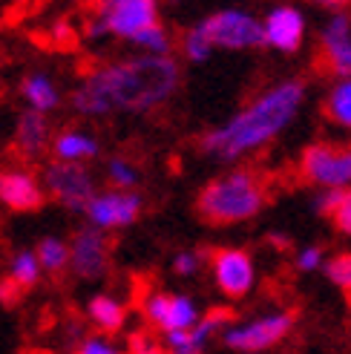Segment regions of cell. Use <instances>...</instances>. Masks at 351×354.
Wrapping results in <instances>:
<instances>
[{
  "mask_svg": "<svg viewBox=\"0 0 351 354\" xmlns=\"http://www.w3.org/2000/svg\"><path fill=\"white\" fill-rule=\"evenodd\" d=\"M265 38L268 46L279 52H296L305 38V21L294 6H276L265 17Z\"/></svg>",
  "mask_w": 351,
  "mask_h": 354,
  "instance_id": "obj_16",
  "label": "cell"
},
{
  "mask_svg": "<svg viewBox=\"0 0 351 354\" xmlns=\"http://www.w3.org/2000/svg\"><path fill=\"white\" fill-rule=\"evenodd\" d=\"M199 265H202V257L196 251H179L173 257V274H179V277H193L199 271Z\"/></svg>",
  "mask_w": 351,
  "mask_h": 354,
  "instance_id": "obj_30",
  "label": "cell"
},
{
  "mask_svg": "<svg viewBox=\"0 0 351 354\" xmlns=\"http://www.w3.org/2000/svg\"><path fill=\"white\" fill-rule=\"evenodd\" d=\"M340 199H343V187H325L320 196L314 199V207H317V214H320V216H328V219H331V214L337 210Z\"/></svg>",
  "mask_w": 351,
  "mask_h": 354,
  "instance_id": "obj_31",
  "label": "cell"
},
{
  "mask_svg": "<svg viewBox=\"0 0 351 354\" xmlns=\"http://www.w3.org/2000/svg\"><path fill=\"white\" fill-rule=\"evenodd\" d=\"M46 193L55 199L61 207L73 210V214H86V207L95 199V179L84 165L75 162H52L44 173Z\"/></svg>",
  "mask_w": 351,
  "mask_h": 354,
  "instance_id": "obj_7",
  "label": "cell"
},
{
  "mask_svg": "<svg viewBox=\"0 0 351 354\" xmlns=\"http://www.w3.org/2000/svg\"><path fill=\"white\" fill-rule=\"evenodd\" d=\"M142 196L133 190H104L95 193V199L86 207V222L98 231H121V227H130L138 216H142Z\"/></svg>",
  "mask_w": 351,
  "mask_h": 354,
  "instance_id": "obj_9",
  "label": "cell"
},
{
  "mask_svg": "<svg viewBox=\"0 0 351 354\" xmlns=\"http://www.w3.org/2000/svg\"><path fill=\"white\" fill-rule=\"evenodd\" d=\"M44 187L26 170H3L0 173V205L17 214H32L44 205Z\"/></svg>",
  "mask_w": 351,
  "mask_h": 354,
  "instance_id": "obj_15",
  "label": "cell"
},
{
  "mask_svg": "<svg viewBox=\"0 0 351 354\" xmlns=\"http://www.w3.org/2000/svg\"><path fill=\"white\" fill-rule=\"evenodd\" d=\"M265 182L254 170H231L202 187L196 210L210 225H236L254 219L265 207Z\"/></svg>",
  "mask_w": 351,
  "mask_h": 354,
  "instance_id": "obj_3",
  "label": "cell"
},
{
  "mask_svg": "<svg viewBox=\"0 0 351 354\" xmlns=\"http://www.w3.org/2000/svg\"><path fill=\"white\" fill-rule=\"evenodd\" d=\"M86 317H90L93 326L101 334H118L121 328H124L127 308L110 294H95L90 303H86Z\"/></svg>",
  "mask_w": 351,
  "mask_h": 354,
  "instance_id": "obj_19",
  "label": "cell"
},
{
  "mask_svg": "<svg viewBox=\"0 0 351 354\" xmlns=\"http://www.w3.org/2000/svg\"><path fill=\"white\" fill-rule=\"evenodd\" d=\"M127 354H167V351L162 346H155L147 334L138 331V334H133V337H130V351Z\"/></svg>",
  "mask_w": 351,
  "mask_h": 354,
  "instance_id": "obj_32",
  "label": "cell"
},
{
  "mask_svg": "<svg viewBox=\"0 0 351 354\" xmlns=\"http://www.w3.org/2000/svg\"><path fill=\"white\" fill-rule=\"evenodd\" d=\"M144 317L153 328H159L162 334L170 331H187L193 328L202 314L193 303V297L187 294H167V291H153L144 299Z\"/></svg>",
  "mask_w": 351,
  "mask_h": 354,
  "instance_id": "obj_11",
  "label": "cell"
},
{
  "mask_svg": "<svg viewBox=\"0 0 351 354\" xmlns=\"http://www.w3.org/2000/svg\"><path fill=\"white\" fill-rule=\"evenodd\" d=\"M231 320H234L231 308L207 311L193 328L164 334V351L167 354H205L207 343L214 340L216 334H225V328H231Z\"/></svg>",
  "mask_w": 351,
  "mask_h": 354,
  "instance_id": "obj_13",
  "label": "cell"
},
{
  "mask_svg": "<svg viewBox=\"0 0 351 354\" xmlns=\"http://www.w3.org/2000/svg\"><path fill=\"white\" fill-rule=\"evenodd\" d=\"M138 179H142V173L135 170V165L130 162V158H121V156H113L107 162V182L110 187L115 190H130L138 185Z\"/></svg>",
  "mask_w": 351,
  "mask_h": 354,
  "instance_id": "obj_24",
  "label": "cell"
},
{
  "mask_svg": "<svg viewBox=\"0 0 351 354\" xmlns=\"http://www.w3.org/2000/svg\"><path fill=\"white\" fill-rule=\"evenodd\" d=\"M52 153H55L58 162H90L98 156V141L95 136L84 133V130H64L52 141Z\"/></svg>",
  "mask_w": 351,
  "mask_h": 354,
  "instance_id": "obj_18",
  "label": "cell"
},
{
  "mask_svg": "<svg viewBox=\"0 0 351 354\" xmlns=\"http://www.w3.org/2000/svg\"><path fill=\"white\" fill-rule=\"evenodd\" d=\"M41 274H44V265L38 259V254L35 251H17L9 262V277L21 286L23 291L35 288L41 282Z\"/></svg>",
  "mask_w": 351,
  "mask_h": 354,
  "instance_id": "obj_21",
  "label": "cell"
},
{
  "mask_svg": "<svg viewBox=\"0 0 351 354\" xmlns=\"http://www.w3.org/2000/svg\"><path fill=\"white\" fill-rule=\"evenodd\" d=\"M305 81H283L251 101L239 110L227 124L202 136V153L222 158V162H236L259 147H265L294 121L296 110L303 107Z\"/></svg>",
  "mask_w": 351,
  "mask_h": 354,
  "instance_id": "obj_2",
  "label": "cell"
},
{
  "mask_svg": "<svg viewBox=\"0 0 351 354\" xmlns=\"http://www.w3.org/2000/svg\"><path fill=\"white\" fill-rule=\"evenodd\" d=\"M325 277L334 282L337 288L351 291V254H340L325 262Z\"/></svg>",
  "mask_w": 351,
  "mask_h": 354,
  "instance_id": "obj_27",
  "label": "cell"
},
{
  "mask_svg": "<svg viewBox=\"0 0 351 354\" xmlns=\"http://www.w3.org/2000/svg\"><path fill=\"white\" fill-rule=\"evenodd\" d=\"M317 6H325V9H343V6H351V0H311Z\"/></svg>",
  "mask_w": 351,
  "mask_h": 354,
  "instance_id": "obj_36",
  "label": "cell"
},
{
  "mask_svg": "<svg viewBox=\"0 0 351 354\" xmlns=\"http://www.w3.org/2000/svg\"><path fill=\"white\" fill-rule=\"evenodd\" d=\"M323 265V248H305V251H300V257H296V268L300 271H317Z\"/></svg>",
  "mask_w": 351,
  "mask_h": 354,
  "instance_id": "obj_33",
  "label": "cell"
},
{
  "mask_svg": "<svg viewBox=\"0 0 351 354\" xmlns=\"http://www.w3.org/2000/svg\"><path fill=\"white\" fill-rule=\"evenodd\" d=\"M110 268V242L104 231L86 225L69 242V271L78 279H101Z\"/></svg>",
  "mask_w": 351,
  "mask_h": 354,
  "instance_id": "obj_12",
  "label": "cell"
},
{
  "mask_svg": "<svg viewBox=\"0 0 351 354\" xmlns=\"http://www.w3.org/2000/svg\"><path fill=\"white\" fill-rule=\"evenodd\" d=\"M155 24H159V0H95L93 17L86 21V38H121L133 44Z\"/></svg>",
  "mask_w": 351,
  "mask_h": 354,
  "instance_id": "obj_4",
  "label": "cell"
},
{
  "mask_svg": "<svg viewBox=\"0 0 351 354\" xmlns=\"http://www.w3.org/2000/svg\"><path fill=\"white\" fill-rule=\"evenodd\" d=\"M294 328V314L291 311H276V314H265V317H256L251 323H242V326H231L225 328L222 334V343L239 351V354H262L274 346L283 343Z\"/></svg>",
  "mask_w": 351,
  "mask_h": 354,
  "instance_id": "obj_5",
  "label": "cell"
},
{
  "mask_svg": "<svg viewBox=\"0 0 351 354\" xmlns=\"http://www.w3.org/2000/svg\"><path fill=\"white\" fill-rule=\"evenodd\" d=\"M325 115L334 124H340V127L351 130V78L340 81L334 90L328 93V98H325Z\"/></svg>",
  "mask_w": 351,
  "mask_h": 354,
  "instance_id": "obj_23",
  "label": "cell"
},
{
  "mask_svg": "<svg viewBox=\"0 0 351 354\" xmlns=\"http://www.w3.org/2000/svg\"><path fill=\"white\" fill-rule=\"evenodd\" d=\"M182 73L170 55H138L93 69L73 93V110L86 118L110 113L142 115L162 107L179 90Z\"/></svg>",
  "mask_w": 351,
  "mask_h": 354,
  "instance_id": "obj_1",
  "label": "cell"
},
{
  "mask_svg": "<svg viewBox=\"0 0 351 354\" xmlns=\"http://www.w3.org/2000/svg\"><path fill=\"white\" fill-rule=\"evenodd\" d=\"M52 41H55V44L73 41V24H69V21H58L55 26H52Z\"/></svg>",
  "mask_w": 351,
  "mask_h": 354,
  "instance_id": "obj_35",
  "label": "cell"
},
{
  "mask_svg": "<svg viewBox=\"0 0 351 354\" xmlns=\"http://www.w3.org/2000/svg\"><path fill=\"white\" fill-rule=\"evenodd\" d=\"M75 354H124L113 340H107L104 334H93V337H84L75 348Z\"/></svg>",
  "mask_w": 351,
  "mask_h": 354,
  "instance_id": "obj_28",
  "label": "cell"
},
{
  "mask_svg": "<svg viewBox=\"0 0 351 354\" xmlns=\"http://www.w3.org/2000/svg\"><path fill=\"white\" fill-rule=\"evenodd\" d=\"M202 29L207 32V38L219 49H259L265 46V24H259L254 15L239 12V9H222L214 12L202 21Z\"/></svg>",
  "mask_w": 351,
  "mask_h": 354,
  "instance_id": "obj_6",
  "label": "cell"
},
{
  "mask_svg": "<svg viewBox=\"0 0 351 354\" xmlns=\"http://www.w3.org/2000/svg\"><path fill=\"white\" fill-rule=\"evenodd\" d=\"M182 49H184V58L193 61V64H202V61L210 58V52H214V44H210V38H207V32L202 29V24L193 26V29H187V32L182 35Z\"/></svg>",
  "mask_w": 351,
  "mask_h": 354,
  "instance_id": "obj_25",
  "label": "cell"
},
{
  "mask_svg": "<svg viewBox=\"0 0 351 354\" xmlns=\"http://www.w3.org/2000/svg\"><path fill=\"white\" fill-rule=\"evenodd\" d=\"M35 254H38L46 274H61L64 268H69V245L61 236H44Z\"/></svg>",
  "mask_w": 351,
  "mask_h": 354,
  "instance_id": "obj_22",
  "label": "cell"
},
{
  "mask_svg": "<svg viewBox=\"0 0 351 354\" xmlns=\"http://www.w3.org/2000/svg\"><path fill=\"white\" fill-rule=\"evenodd\" d=\"M320 61L328 73L351 75V17L348 15H337L331 17L328 26L320 35Z\"/></svg>",
  "mask_w": 351,
  "mask_h": 354,
  "instance_id": "obj_14",
  "label": "cell"
},
{
  "mask_svg": "<svg viewBox=\"0 0 351 354\" xmlns=\"http://www.w3.org/2000/svg\"><path fill=\"white\" fill-rule=\"evenodd\" d=\"M210 271H214L216 288L227 299H242L254 288V279H256L254 259L242 248H216L210 254Z\"/></svg>",
  "mask_w": 351,
  "mask_h": 354,
  "instance_id": "obj_10",
  "label": "cell"
},
{
  "mask_svg": "<svg viewBox=\"0 0 351 354\" xmlns=\"http://www.w3.org/2000/svg\"><path fill=\"white\" fill-rule=\"evenodd\" d=\"M303 179L320 187H345L351 185V145L331 147V145H311L300 158Z\"/></svg>",
  "mask_w": 351,
  "mask_h": 354,
  "instance_id": "obj_8",
  "label": "cell"
},
{
  "mask_svg": "<svg viewBox=\"0 0 351 354\" xmlns=\"http://www.w3.org/2000/svg\"><path fill=\"white\" fill-rule=\"evenodd\" d=\"M331 222H334V227L340 234L351 236V190H343V199H340L334 214H331Z\"/></svg>",
  "mask_w": 351,
  "mask_h": 354,
  "instance_id": "obj_29",
  "label": "cell"
},
{
  "mask_svg": "<svg viewBox=\"0 0 351 354\" xmlns=\"http://www.w3.org/2000/svg\"><path fill=\"white\" fill-rule=\"evenodd\" d=\"M133 44L142 46L147 55H170V52H173V35L162 24H155V26L144 29Z\"/></svg>",
  "mask_w": 351,
  "mask_h": 354,
  "instance_id": "obj_26",
  "label": "cell"
},
{
  "mask_svg": "<svg viewBox=\"0 0 351 354\" xmlns=\"http://www.w3.org/2000/svg\"><path fill=\"white\" fill-rule=\"evenodd\" d=\"M23 98L29 104V110H38V113H52L61 104V93L55 81L44 73H32L23 78Z\"/></svg>",
  "mask_w": 351,
  "mask_h": 354,
  "instance_id": "obj_20",
  "label": "cell"
},
{
  "mask_svg": "<svg viewBox=\"0 0 351 354\" xmlns=\"http://www.w3.org/2000/svg\"><path fill=\"white\" fill-rule=\"evenodd\" d=\"M21 294H23V288L17 286V282L12 279V277H6V279H0V306H6V308H12L17 299H21Z\"/></svg>",
  "mask_w": 351,
  "mask_h": 354,
  "instance_id": "obj_34",
  "label": "cell"
},
{
  "mask_svg": "<svg viewBox=\"0 0 351 354\" xmlns=\"http://www.w3.org/2000/svg\"><path fill=\"white\" fill-rule=\"evenodd\" d=\"M46 141H49L46 115L38 110H26L17 118V127H15V150L26 158H35L46 150Z\"/></svg>",
  "mask_w": 351,
  "mask_h": 354,
  "instance_id": "obj_17",
  "label": "cell"
}]
</instances>
